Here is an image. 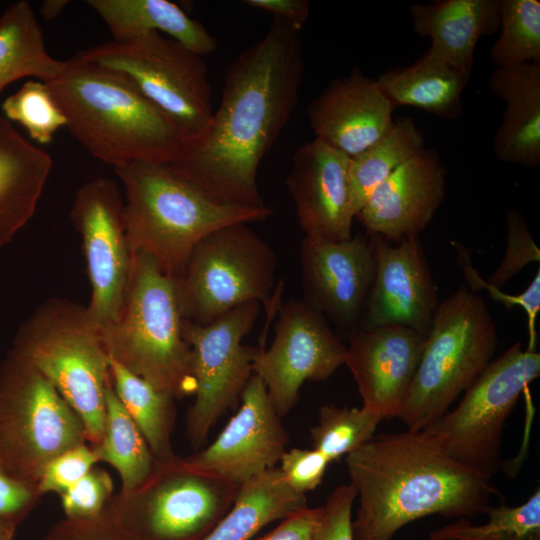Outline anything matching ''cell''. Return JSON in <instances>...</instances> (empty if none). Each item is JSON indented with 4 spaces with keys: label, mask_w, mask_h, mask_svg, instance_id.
Returning <instances> with one entry per match:
<instances>
[{
    "label": "cell",
    "mask_w": 540,
    "mask_h": 540,
    "mask_svg": "<svg viewBox=\"0 0 540 540\" xmlns=\"http://www.w3.org/2000/svg\"><path fill=\"white\" fill-rule=\"evenodd\" d=\"M300 31L274 18L265 35L228 67L206 132L167 163L213 202L267 206L258 168L298 101L305 69Z\"/></svg>",
    "instance_id": "cell-1"
},
{
    "label": "cell",
    "mask_w": 540,
    "mask_h": 540,
    "mask_svg": "<svg viewBox=\"0 0 540 540\" xmlns=\"http://www.w3.org/2000/svg\"><path fill=\"white\" fill-rule=\"evenodd\" d=\"M358 508L355 540H392L405 525L439 514H485L503 495L490 482L448 456L425 431L373 436L346 456Z\"/></svg>",
    "instance_id": "cell-2"
},
{
    "label": "cell",
    "mask_w": 540,
    "mask_h": 540,
    "mask_svg": "<svg viewBox=\"0 0 540 540\" xmlns=\"http://www.w3.org/2000/svg\"><path fill=\"white\" fill-rule=\"evenodd\" d=\"M45 84L74 138L114 168L131 162L167 164L184 146L170 120L112 70L74 55Z\"/></svg>",
    "instance_id": "cell-3"
},
{
    "label": "cell",
    "mask_w": 540,
    "mask_h": 540,
    "mask_svg": "<svg viewBox=\"0 0 540 540\" xmlns=\"http://www.w3.org/2000/svg\"><path fill=\"white\" fill-rule=\"evenodd\" d=\"M114 170L125 187L131 252L150 256L171 277L180 275L193 248L209 233L233 223L261 222L273 213L268 206L215 203L166 163L131 162Z\"/></svg>",
    "instance_id": "cell-4"
},
{
    "label": "cell",
    "mask_w": 540,
    "mask_h": 540,
    "mask_svg": "<svg viewBox=\"0 0 540 540\" xmlns=\"http://www.w3.org/2000/svg\"><path fill=\"white\" fill-rule=\"evenodd\" d=\"M118 320L100 331L108 356L154 388L181 399L195 394L192 353L182 334L177 281L154 260L132 253Z\"/></svg>",
    "instance_id": "cell-5"
},
{
    "label": "cell",
    "mask_w": 540,
    "mask_h": 540,
    "mask_svg": "<svg viewBox=\"0 0 540 540\" xmlns=\"http://www.w3.org/2000/svg\"><path fill=\"white\" fill-rule=\"evenodd\" d=\"M57 389L96 445L105 422L109 359L86 306L64 298L43 302L19 327L11 348Z\"/></svg>",
    "instance_id": "cell-6"
},
{
    "label": "cell",
    "mask_w": 540,
    "mask_h": 540,
    "mask_svg": "<svg viewBox=\"0 0 540 540\" xmlns=\"http://www.w3.org/2000/svg\"><path fill=\"white\" fill-rule=\"evenodd\" d=\"M497 327L483 298L467 285L439 303L400 418L420 431L448 411L492 361Z\"/></svg>",
    "instance_id": "cell-7"
},
{
    "label": "cell",
    "mask_w": 540,
    "mask_h": 540,
    "mask_svg": "<svg viewBox=\"0 0 540 540\" xmlns=\"http://www.w3.org/2000/svg\"><path fill=\"white\" fill-rule=\"evenodd\" d=\"M75 56L125 78L170 120L183 147L199 140L209 127L213 110L207 65L203 56L176 40L150 32L131 40H110Z\"/></svg>",
    "instance_id": "cell-8"
},
{
    "label": "cell",
    "mask_w": 540,
    "mask_h": 540,
    "mask_svg": "<svg viewBox=\"0 0 540 540\" xmlns=\"http://www.w3.org/2000/svg\"><path fill=\"white\" fill-rule=\"evenodd\" d=\"M276 268V252L247 223L218 228L196 244L175 277L183 318L206 325L251 301L273 312Z\"/></svg>",
    "instance_id": "cell-9"
},
{
    "label": "cell",
    "mask_w": 540,
    "mask_h": 540,
    "mask_svg": "<svg viewBox=\"0 0 540 540\" xmlns=\"http://www.w3.org/2000/svg\"><path fill=\"white\" fill-rule=\"evenodd\" d=\"M87 443L81 418L53 384L10 349L0 362V464L37 485L54 457Z\"/></svg>",
    "instance_id": "cell-10"
},
{
    "label": "cell",
    "mask_w": 540,
    "mask_h": 540,
    "mask_svg": "<svg viewBox=\"0 0 540 540\" xmlns=\"http://www.w3.org/2000/svg\"><path fill=\"white\" fill-rule=\"evenodd\" d=\"M540 375L537 348L516 342L492 360L457 407L423 429L459 464L490 480L499 472L505 423L520 395Z\"/></svg>",
    "instance_id": "cell-11"
},
{
    "label": "cell",
    "mask_w": 540,
    "mask_h": 540,
    "mask_svg": "<svg viewBox=\"0 0 540 540\" xmlns=\"http://www.w3.org/2000/svg\"><path fill=\"white\" fill-rule=\"evenodd\" d=\"M239 488L188 468L177 456L158 463L137 488L113 495L109 508L130 540H202L230 509Z\"/></svg>",
    "instance_id": "cell-12"
},
{
    "label": "cell",
    "mask_w": 540,
    "mask_h": 540,
    "mask_svg": "<svg viewBox=\"0 0 540 540\" xmlns=\"http://www.w3.org/2000/svg\"><path fill=\"white\" fill-rule=\"evenodd\" d=\"M260 305L243 303L206 325L183 320L196 384L186 417V435L194 449L205 443L221 415L237 405L254 374L259 350L242 341L254 327Z\"/></svg>",
    "instance_id": "cell-13"
},
{
    "label": "cell",
    "mask_w": 540,
    "mask_h": 540,
    "mask_svg": "<svg viewBox=\"0 0 540 540\" xmlns=\"http://www.w3.org/2000/svg\"><path fill=\"white\" fill-rule=\"evenodd\" d=\"M124 207L117 184L101 177L78 189L71 209L72 222L82 238L91 286L86 308L100 331L118 320L132 269Z\"/></svg>",
    "instance_id": "cell-14"
},
{
    "label": "cell",
    "mask_w": 540,
    "mask_h": 540,
    "mask_svg": "<svg viewBox=\"0 0 540 540\" xmlns=\"http://www.w3.org/2000/svg\"><path fill=\"white\" fill-rule=\"evenodd\" d=\"M346 350L324 316L303 300H289L278 307L273 341L267 350H259L254 373L283 417L306 381L326 380L344 364Z\"/></svg>",
    "instance_id": "cell-15"
},
{
    "label": "cell",
    "mask_w": 540,
    "mask_h": 540,
    "mask_svg": "<svg viewBox=\"0 0 540 540\" xmlns=\"http://www.w3.org/2000/svg\"><path fill=\"white\" fill-rule=\"evenodd\" d=\"M303 301L349 336L360 327L376 271L371 236L341 241L305 236L300 247Z\"/></svg>",
    "instance_id": "cell-16"
},
{
    "label": "cell",
    "mask_w": 540,
    "mask_h": 540,
    "mask_svg": "<svg viewBox=\"0 0 540 540\" xmlns=\"http://www.w3.org/2000/svg\"><path fill=\"white\" fill-rule=\"evenodd\" d=\"M240 401L236 414L209 446L180 457L185 466L237 485L276 467L289 439L257 374L249 379Z\"/></svg>",
    "instance_id": "cell-17"
},
{
    "label": "cell",
    "mask_w": 540,
    "mask_h": 540,
    "mask_svg": "<svg viewBox=\"0 0 540 540\" xmlns=\"http://www.w3.org/2000/svg\"><path fill=\"white\" fill-rule=\"evenodd\" d=\"M370 236L376 271L359 329L404 326L426 336L439 302L419 236L398 243Z\"/></svg>",
    "instance_id": "cell-18"
},
{
    "label": "cell",
    "mask_w": 540,
    "mask_h": 540,
    "mask_svg": "<svg viewBox=\"0 0 540 540\" xmlns=\"http://www.w3.org/2000/svg\"><path fill=\"white\" fill-rule=\"evenodd\" d=\"M426 336L404 326L359 329L348 336L345 362L365 409L382 420L398 417Z\"/></svg>",
    "instance_id": "cell-19"
},
{
    "label": "cell",
    "mask_w": 540,
    "mask_h": 540,
    "mask_svg": "<svg viewBox=\"0 0 540 540\" xmlns=\"http://www.w3.org/2000/svg\"><path fill=\"white\" fill-rule=\"evenodd\" d=\"M349 162V156L317 138L294 153L286 186L305 236L333 241L352 236Z\"/></svg>",
    "instance_id": "cell-20"
},
{
    "label": "cell",
    "mask_w": 540,
    "mask_h": 540,
    "mask_svg": "<svg viewBox=\"0 0 540 540\" xmlns=\"http://www.w3.org/2000/svg\"><path fill=\"white\" fill-rule=\"evenodd\" d=\"M445 190L446 170L439 155L425 148L376 187L355 218L367 234L398 243L428 226Z\"/></svg>",
    "instance_id": "cell-21"
},
{
    "label": "cell",
    "mask_w": 540,
    "mask_h": 540,
    "mask_svg": "<svg viewBox=\"0 0 540 540\" xmlns=\"http://www.w3.org/2000/svg\"><path fill=\"white\" fill-rule=\"evenodd\" d=\"M393 111L376 79L355 70L331 81L309 104L307 117L315 138L351 158L390 129Z\"/></svg>",
    "instance_id": "cell-22"
},
{
    "label": "cell",
    "mask_w": 540,
    "mask_h": 540,
    "mask_svg": "<svg viewBox=\"0 0 540 540\" xmlns=\"http://www.w3.org/2000/svg\"><path fill=\"white\" fill-rule=\"evenodd\" d=\"M490 92L505 103L494 137L498 160L527 168L540 165V61L496 67Z\"/></svg>",
    "instance_id": "cell-23"
},
{
    "label": "cell",
    "mask_w": 540,
    "mask_h": 540,
    "mask_svg": "<svg viewBox=\"0 0 540 540\" xmlns=\"http://www.w3.org/2000/svg\"><path fill=\"white\" fill-rule=\"evenodd\" d=\"M412 28L431 41L429 51L471 74L475 47L500 25L499 0H436L409 7Z\"/></svg>",
    "instance_id": "cell-24"
},
{
    "label": "cell",
    "mask_w": 540,
    "mask_h": 540,
    "mask_svg": "<svg viewBox=\"0 0 540 540\" xmlns=\"http://www.w3.org/2000/svg\"><path fill=\"white\" fill-rule=\"evenodd\" d=\"M51 168L50 154L0 116V248L34 215Z\"/></svg>",
    "instance_id": "cell-25"
},
{
    "label": "cell",
    "mask_w": 540,
    "mask_h": 540,
    "mask_svg": "<svg viewBox=\"0 0 540 540\" xmlns=\"http://www.w3.org/2000/svg\"><path fill=\"white\" fill-rule=\"evenodd\" d=\"M469 77L427 50L413 64L390 69L376 81L394 109L411 106L440 118L457 119Z\"/></svg>",
    "instance_id": "cell-26"
},
{
    "label": "cell",
    "mask_w": 540,
    "mask_h": 540,
    "mask_svg": "<svg viewBox=\"0 0 540 540\" xmlns=\"http://www.w3.org/2000/svg\"><path fill=\"white\" fill-rule=\"evenodd\" d=\"M116 41L159 32L194 53L205 56L217 48V40L197 20L168 0H87Z\"/></svg>",
    "instance_id": "cell-27"
},
{
    "label": "cell",
    "mask_w": 540,
    "mask_h": 540,
    "mask_svg": "<svg viewBox=\"0 0 540 540\" xmlns=\"http://www.w3.org/2000/svg\"><path fill=\"white\" fill-rule=\"evenodd\" d=\"M305 507L306 496L273 467L240 485L230 509L202 540H250L264 526Z\"/></svg>",
    "instance_id": "cell-28"
},
{
    "label": "cell",
    "mask_w": 540,
    "mask_h": 540,
    "mask_svg": "<svg viewBox=\"0 0 540 540\" xmlns=\"http://www.w3.org/2000/svg\"><path fill=\"white\" fill-rule=\"evenodd\" d=\"M64 66L65 61L48 53L30 3L22 0L11 4L0 16V93L24 77L49 82Z\"/></svg>",
    "instance_id": "cell-29"
},
{
    "label": "cell",
    "mask_w": 540,
    "mask_h": 540,
    "mask_svg": "<svg viewBox=\"0 0 540 540\" xmlns=\"http://www.w3.org/2000/svg\"><path fill=\"white\" fill-rule=\"evenodd\" d=\"M114 391L145 438L158 463L176 459L171 435L176 408L170 394L160 391L129 372L108 356Z\"/></svg>",
    "instance_id": "cell-30"
},
{
    "label": "cell",
    "mask_w": 540,
    "mask_h": 540,
    "mask_svg": "<svg viewBox=\"0 0 540 540\" xmlns=\"http://www.w3.org/2000/svg\"><path fill=\"white\" fill-rule=\"evenodd\" d=\"M91 447L99 462H107L117 470L122 492L143 484L158 464L139 428L118 399L111 376L105 389L103 435Z\"/></svg>",
    "instance_id": "cell-31"
},
{
    "label": "cell",
    "mask_w": 540,
    "mask_h": 540,
    "mask_svg": "<svg viewBox=\"0 0 540 540\" xmlns=\"http://www.w3.org/2000/svg\"><path fill=\"white\" fill-rule=\"evenodd\" d=\"M425 149L422 132L415 122L403 117L366 150L350 158L348 188L354 215L369 195L398 167Z\"/></svg>",
    "instance_id": "cell-32"
},
{
    "label": "cell",
    "mask_w": 540,
    "mask_h": 540,
    "mask_svg": "<svg viewBox=\"0 0 540 540\" xmlns=\"http://www.w3.org/2000/svg\"><path fill=\"white\" fill-rule=\"evenodd\" d=\"M488 521L474 524L469 518L432 530L429 540H540V488L522 504L508 506L503 501L491 505Z\"/></svg>",
    "instance_id": "cell-33"
},
{
    "label": "cell",
    "mask_w": 540,
    "mask_h": 540,
    "mask_svg": "<svg viewBox=\"0 0 540 540\" xmlns=\"http://www.w3.org/2000/svg\"><path fill=\"white\" fill-rule=\"evenodd\" d=\"M500 34L490 50L496 67L540 61V2L499 0Z\"/></svg>",
    "instance_id": "cell-34"
},
{
    "label": "cell",
    "mask_w": 540,
    "mask_h": 540,
    "mask_svg": "<svg viewBox=\"0 0 540 540\" xmlns=\"http://www.w3.org/2000/svg\"><path fill=\"white\" fill-rule=\"evenodd\" d=\"M381 421L364 407L323 405L317 424L310 430L313 448L330 463L338 461L371 440Z\"/></svg>",
    "instance_id": "cell-35"
},
{
    "label": "cell",
    "mask_w": 540,
    "mask_h": 540,
    "mask_svg": "<svg viewBox=\"0 0 540 540\" xmlns=\"http://www.w3.org/2000/svg\"><path fill=\"white\" fill-rule=\"evenodd\" d=\"M2 111L10 122L20 124L31 139L44 145L55 133L66 127V117L42 81L28 80L2 103Z\"/></svg>",
    "instance_id": "cell-36"
},
{
    "label": "cell",
    "mask_w": 540,
    "mask_h": 540,
    "mask_svg": "<svg viewBox=\"0 0 540 540\" xmlns=\"http://www.w3.org/2000/svg\"><path fill=\"white\" fill-rule=\"evenodd\" d=\"M457 262L463 272V277L471 291L476 292L485 289L495 302H501L507 310L514 306L521 307L527 315V326L529 333L528 348H537L536 320L540 311V268L528 285V287L518 295L503 293L500 289L489 286L478 271L474 268L468 250L460 243L453 242Z\"/></svg>",
    "instance_id": "cell-37"
},
{
    "label": "cell",
    "mask_w": 540,
    "mask_h": 540,
    "mask_svg": "<svg viewBox=\"0 0 540 540\" xmlns=\"http://www.w3.org/2000/svg\"><path fill=\"white\" fill-rule=\"evenodd\" d=\"M113 481L104 469L94 466L59 495L65 518L89 520L101 516L113 497Z\"/></svg>",
    "instance_id": "cell-38"
},
{
    "label": "cell",
    "mask_w": 540,
    "mask_h": 540,
    "mask_svg": "<svg viewBox=\"0 0 540 540\" xmlns=\"http://www.w3.org/2000/svg\"><path fill=\"white\" fill-rule=\"evenodd\" d=\"M507 243L503 259L486 283L500 289L526 265L540 261V250L533 240L530 229L516 209L506 215Z\"/></svg>",
    "instance_id": "cell-39"
},
{
    "label": "cell",
    "mask_w": 540,
    "mask_h": 540,
    "mask_svg": "<svg viewBox=\"0 0 540 540\" xmlns=\"http://www.w3.org/2000/svg\"><path fill=\"white\" fill-rule=\"evenodd\" d=\"M99 462L93 448L87 443L73 447L51 459L42 469L37 488L43 495L62 494L79 481Z\"/></svg>",
    "instance_id": "cell-40"
},
{
    "label": "cell",
    "mask_w": 540,
    "mask_h": 540,
    "mask_svg": "<svg viewBox=\"0 0 540 540\" xmlns=\"http://www.w3.org/2000/svg\"><path fill=\"white\" fill-rule=\"evenodd\" d=\"M356 490L351 484L337 486L322 507L312 540H355L352 507Z\"/></svg>",
    "instance_id": "cell-41"
},
{
    "label": "cell",
    "mask_w": 540,
    "mask_h": 540,
    "mask_svg": "<svg viewBox=\"0 0 540 540\" xmlns=\"http://www.w3.org/2000/svg\"><path fill=\"white\" fill-rule=\"evenodd\" d=\"M41 496L36 484L19 478L0 464V523L17 528Z\"/></svg>",
    "instance_id": "cell-42"
},
{
    "label": "cell",
    "mask_w": 540,
    "mask_h": 540,
    "mask_svg": "<svg viewBox=\"0 0 540 540\" xmlns=\"http://www.w3.org/2000/svg\"><path fill=\"white\" fill-rule=\"evenodd\" d=\"M279 462V469L287 484L303 495L321 484L330 464L328 459L314 448L286 450Z\"/></svg>",
    "instance_id": "cell-43"
},
{
    "label": "cell",
    "mask_w": 540,
    "mask_h": 540,
    "mask_svg": "<svg viewBox=\"0 0 540 540\" xmlns=\"http://www.w3.org/2000/svg\"><path fill=\"white\" fill-rule=\"evenodd\" d=\"M43 540H130L114 520L110 508L89 520L63 519Z\"/></svg>",
    "instance_id": "cell-44"
},
{
    "label": "cell",
    "mask_w": 540,
    "mask_h": 540,
    "mask_svg": "<svg viewBox=\"0 0 540 540\" xmlns=\"http://www.w3.org/2000/svg\"><path fill=\"white\" fill-rule=\"evenodd\" d=\"M322 507L302 508L283 518L271 532L257 540H312Z\"/></svg>",
    "instance_id": "cell-45"
},
{
    "label": "cell",
    "mask_w": 540,
    "mask_h": 540,
    "mask_svg": "<svg viewBox=\"0 0 540 540\" xmlns=\"http://www.w3.org/2000/svg\"><path fill=\"white\" fill-rule=\"evenodd\" d=\"M244 3L249 7L266 11L274 18L286 21L299 30L310 14V3L307 0H246Z\"/></svg>",
    "instance_id": "cell-46"
},
{
    "label": "cell",
    "mask_w": 540,
    "mask_h": 540,
    "mask_svg": "<svg viewBox=\"0 0 540 540\" xmlns=\"http://www.w3.org/2000/svg\"><path fill=\"white\" fill-rule=\"evenodd\" d=\"M68 4L67 0H46L40 6V15L47 21L54 20Z\"/></svg>",
    "instance_id": "cell-47"
},
{
    "label": "cell",
    "mask_w": 540,
    "mask_h": 540,
    "mask_svg": "<svg viewBox=\"0 0 540 540\" xmlns=\"http://www.w3.org/2000/svg\"><path fill=\"white\" fill-rule=\"evenodd\" d=\"M16 529L13 526L0 523V540H13Z\"/></svg>",
    "instance_id": "cell-48"
}]
</instances>
